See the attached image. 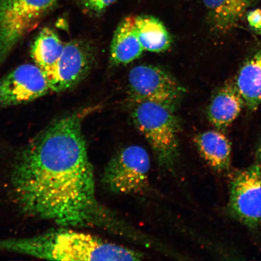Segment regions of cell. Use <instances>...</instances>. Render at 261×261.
I'll return each mask as SVG.
<instances>
[{
    "mask_svg": "<svg viewBox=\"0 0 261 261\" xmlns=\"http://www.w3.org/2000/svg\"><path fill=\"white\" fill-rule=\"evenodd\" d=\"M85 116L75 113L55 120L19 154L12 185L25 213L63 226L98 219L93 168L82 130Z\"/></svg>",
    "mask_w": 261,
    "mask_h": 261,
    "instance_id": "obj_1",
    "label": "cell"
},
{
    "mask_svg": "<svg viewBox=\"0 0 261 261\" xmlns=\"http://www.w3.org/2000/svg\"><path fill=\"white\" fill-rule=\"evenodd\" d=\"M136 104L132 118L137 128L151 146L159 164L172 167L179 155V124L175 109L149 101Z\"/></svg>",
    "mask_w": 261,
    "mask_h": 261,
    "instance_id": "obj_2",
    "label": "cell"
},
{
    "mask_svg": "<svg viewBox=\"0 0 261 261\" xmlns=\"http://www.w3.org/2000/svg\"><path fill=\"white\" fill-rule=\"evenodd\" d=\"M60 0H0V63Z\"/></svg>",
    "mask_w": 261,
    "mask_h": 261,
    "instance_id": "obj_3",
    "label": "cell"
},
{
    "mask_svg": "<svg viewBox=\"0 0 261 261\" xmlns=\"http://www.w3.org/2000/svg\"><path fill=\"white\" fill-rule=\"evenodd\" d=\"M149 169L148 152L142 146H129L117 152L108 163L103 184L113 193H138L146 187Z\"/></svg>",
    "mask_w": 261,
    "mask_h": 261,
    "instance_id": "obj_4",
    "label": "cell"
},
{
    "mask_svg": "<svg viewBox=\"0 0 261 261\" xmlns=\"http://www.w3.org/2000/svg\"><path fill=\"white\" fill-rule=\"evenodd\" d=\"M228 215L250 230L261 227V166L254 164L234 173L229 185Z\"/></svg>",
    "mask_w": 261,
    "mask_h": 261,
    "instance_id": "obj_5",
    "label": "cell"
},
{
    "mask_svg": "<svg viewBox=\"0 0 261 261\" xmlns=\"http://www.w3.org/2000/svg\"><path fill=\"white\" fill-rule=\"evenodd\" d=\"M128 86L130 97L136 103L149 101L174 109L184 93L171 74L149 65L134 67L128 75Z\"/></svg>",
    "mask_w": 261,
    "mask_h": 261,
    "instance_id": "obj_6",
    "label": "cell"
},
{
    "mask_svg": "<svg viewBox=\"0 0 261 261\" xmlns=\"http://www.w3.org/2000/svg\"><path fill=\"white\" fill-rule=\"evenodd\" d=\"M59 260H139L141 254L89 234L61 230Z\"/></svg>",
    "mask_w": 261,
    "mask_h": 261,
    "instance_id": "obj_7",
    "label": "cell"
},
{
    "mask_svg": "<svg viewBox=\"0 0 261 261\" xmlns=\"http://www.w3.org/2000/svg\"><path fill=\"white\" fill-rule=\"evenodd\" d=\"M50 91V82L41 68L21 65L0 81V108L30 102Z\"/></svg>",
    "mask_w": 261,
    "mask_h": 261,
    "instance_id": "obj_8",
    "label": "cell"
},
{
    "mask_svg": "<svg viewBox=\"0 0 261 261\" xmlns=\"http://www.w3.org/2000/svg\"><path fill=\"white\" fill-rule=\"evenodd\" d=\"M94 61L93 49L87 42L73 40L64 44L63 52L47 76L52 92L71 89L86 77Z\"/></svg>",
    "mask_w": 261,
    "mask_h": 261,
    "instance_id": "obj_9",
    "label": "cell"
},
{
    "mask_svg": "<svg viewBox=\"0 0 261 261\" xmlns=\"http://www.w3.org/2000/svg\"><path fill=\"white\" fill-rule=\"evenodd\" d=\"M244 106L234 81H228L215 94L208 104V121L217 130H226L239 116Z\"/></svg>",
    "mask_w": 261,
    "mask_h": 261,
    "instance_id": "obj_10",
    "label": "cell"
},
{
    "mask_svg": "<svg viewBox=\"0 0 261 261\" xmlns=\"http://www.w3.org/2000/svg\"><path fill=\"white\" fill-rule=\"evenodd\" d=\"M234 83L246 106L254 112L261 105V47L244 62Z\"/></svg>",
    "mask_w": 261,
    "mask_h": 261,
    "instance_id": "obj_11",
    "label": "cell"
},
{
    "mask_svg": "<svg viewBox=\"0 0 261 261\" xmlns=\"http://www.w3.org/2000/svg\"><path fill=\"white\" fill-rule=\"evenodd\" d=\"M194 143L199 152L207 164L219 172L229 170L231 148L229 140L221 130H207L198 134Z\"/></svg>",
    "mask_w": 261,
    "mask_h": 261,
    "instance_id": "obj_12",
    "label": "cell"
},
{
    "mask_svg": "<svg viewBox=\"0 0 261 261\" xmlns=\"http://www.w3.org/2000/svg\"><path fill=\"white\" fill-rule=\"evenodd\" d=\"M254 0H203L212 29L227 33L236 27Z\"/></svg>",
    "mask_w": 261,
    "mask_h": 261,
    "instance_id": "obj_13",
    "label": "cell"
},
{
    "mask_svg": "<svg viewBox=\"0 0 261 261\" xmlns=\"http://www.w3.org/2000/svg\"><path fill=\"white\" fill-rule=\"evenodd\" d=\"M143 48L136 30L135 16H127L114 33L110 59L114 65L127 64L141 56Z\"/></svg>",
    "mask_w": 261,
    "mask_h": 261,
    "instance_id": "obj_14",
    "label": "cell"
},
{
    "mask_svg": "<svg viewBox=\"0 0 261 261\" xmlns=\"http://www.w3.org/2000/svg\"><path fill=\"white\" fill-rule=\"evenodd\" d=\"M135 26L143 50L159 53L171 47V35L158 19L148 15L135 16Z\"/></svg>",
    "mask_w": 261,
    "mask_h": 261,
    "instance_id": "obj_15",
    "label": "cell"
},
{
    "mask_svg": "<svg viewBox=\"0 0 261 261\" xmlns=\"http://www.w3.org/2000/svg\"><path fill=\"white\" fill-rule=\"evenodd\" d=\"M64 46L57 33L53 29L45 28L32 45V57L35 64L47 75L61 57Z\"/></svg>",
    "mask_w": 261,
    "mask_h": 261,
    "instance_id": "obj_16",
    "label": "cell"
},
{
    "mask_svg": "<svg viewBox=\"0 0 261 261\" xmlns=\"http://www.w3.org/2000/svg\"><path fill=\"white\" fill-rule=\"evenodd\" d=\"M117 0H79L80 4L88 11L99 14L115 3Z\"/></svg>",
    "mask_w": 261,
    "mask_h": 261,
    "instance_id": "obj_17",
    "label": "cell"
},
{
    "mask_svg": "<svg viewBox=\"0 0 261 261\" xmlns=\"http://www.w3.org/2000/svg\"><path fill=\"white\" fill-rule=\"evenodd\" d=\"M247 19L250 28L259 34L261 32V9H254L248 13Z\"/></svg>",
    "mask_w": 261,
    "mask_h": 261,
    "instance_id": "obj_18",
    "label": "cell"
},
{
    "mask_svg": "<svg viewBox=\"0 0 261 261\" xmlns=\"http://www.w3.org/2000/svg\"><path fill=\"white\" fill-rule=\"evenodd\" d=\"M256 164L261 166V140L256 150Z\"/></svg>",
    "mask_w": 261,
    "mask_h": 261,
    "instance_id": "obj_19",
    "label": "cell"
},
{
    "mask_svg": "<svg viewBox=\"0 0 261 261\" xmlns=\"http://www.w3.org/2000/svg\"><path fill=\"white\" fill-rule=\"evenodd\" d=\"M260 34V35H261V32H260V34Z\"/></svg>",
    "mask_w": 261,
    "mask_h": 261,
    "instance_id": "obj_20",
    "label": "cell"
}]
</instances>
